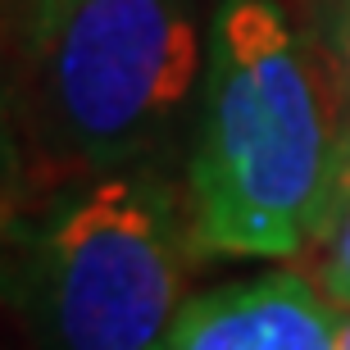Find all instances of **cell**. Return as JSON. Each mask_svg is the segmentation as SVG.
I'll use <instances>...</instances> for the list:
<instances>
[{
	"label": "cell",
	"mask_w": 350,
	"mask_h": 350,
	"mask_svg": "<svg viewBox=\"0 0 350 350\" xmlns=\"http://www.w3.org/2000/svg\"><path fill=\"white\" fill-rule=\"evenodd\" d=\"M319 278L314 286L327 296L332 310H350V191H341L337 209H332V223L319 237Z\"/></svg>",
	"instance_id": "cell-5"
},
{
	"label": "cell",
	"mask_w": 350,
	"mask_h": 350,
	"mask_svg": "<svg viewBox=\"0 0 350 350\" xmlns=\"http://www.w3.org/2000/svg\"><path fill=\"white\" fill-rule=\"evenodd\" d=\"M337 350H350V310H341V323H337Z\"/></svg>",
	"instance_id": "cell-9"
},
{
	"label": "cell",
	"mask_w": 350,
	"mask_h": 350,
	"mask_svg": "<svg viewBox=\"0 0 350 350\" xmlns=\"http://www.w3.org/2000/svg\"><path fill=\"white\" fill-rule=\"evenodd\" d=\"M337 68H341V78H346V87H350V5H346L341 27H337Z\"/></svg>",
	"instance_id": "cell-8"
},
{
	"label": "cell",
	"mask_w": 350,
	"mask_h": 350,
	"mask_svg": "<svg viewBox=\"0 0 350 350\" xmlns=\"http://www.w3.org/2000/svg\"><path fill=\"white\" fill-rule=\"evenodd\" d=\"M341 310L300 273H260L182 300L150 350H337Z\"/></svg>",
	"instance_id": "cell-4"
},
{
	"label": "cell",
	"mask_w": 350,
	"mask_h": 350,
	"mask_svg": "<svg viewBox=\"0 0 350 350\" xmlns=\"http://www.w3.org/2000/svg\"><path fill=\"white\" fill-rule=\"evenodd\" d=\"M23 46L41 132L87 173L150 150L205 82L209 55L182 0H68Z\"/></svg>",
	"instance_id": "cell-3"
},
{
	"label": "cell",
	"mask_w": 350,
	"mask_h": 350,
	"mask_svg": "<svg viewBox=\"0 0 350 350\" xmlns=\"http://www.w3.org/2000/svg\"><path fill=\"white\" fill-rule=\"evenodd\" d=\"M68 0H18V18H23V37H32L41 23H51Z\"/></svg>",
	"instance_id": "cell-7"
},
{
	"label": "cell",
	"mask_w": 350,
	"mask_h": 350,
	"mask_svg": "<svg viewBox=\"0 0 350 350\" xmlns=\"http://www.w3.org/2000/svg\"><path fill=\"white\" fill-rule=\"evenodd\" d=\"M23 150H18V123H14V87L5 68V27H0V205L18 191Z\"/></svg>",
	"instance_id": "cell-6"
},
{
	"label": "cell",
	"mask_w": 350,
	"mask_h": 350,
	"mask_svg": "<svg viewBox=\"0 0 350 350\" xmlns=\"http://www.w3.org/2000/svg\"><path fill=\"white\" fill-rule=\"evenodd\" d=\"M196 228L164 178L96 173L55 200L23 260V310L51 350H150L182 310Z\"/></svg>",
	"instance_id": "cell-2"
},
{
	"label": "cell",
	"mask_w": 350,
	"mask_h": 350,
	"mask_svg": "<svg viewBox=\"0 0 350 350\" xmlns=\"http://www.w3.org/2000/svg\"><path fill=\"white\" fill-rule=\"evenodd\" d=\"M337 87L273 0H219L209 23L191 228L205 255L291 260L341 200Z\"/></svg>",
	"instance_id": "cell-1"
},
{
	"label": "cell",
	"mask_w": 350,
	"mask_h": 350,
	"mask_svg": "<svg viewBox=\"0 0 350 350\" xmlns=\"http://www.w3.org/2000/svg\"><path fill=\"white\" fill-rule=\"evenodd\" d=\"M341 191H350V137H346V173H341Z\"/></svg>",
	"instance_id": "cell-10"
}]
</instances>
